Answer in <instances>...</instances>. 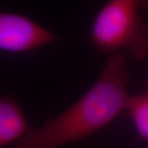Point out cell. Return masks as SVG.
<instances>
[{
    "label": "cell",
    "mask_w": 148,
    "mask_h": 148,
    "mask_svg": "<svg viewBox=\"0 0 148 148\" xmlns=\"http://www.w3.org/2000/svg\"><path fill=\"white\" fill-rule=\"evenodd\" d=\"M135 129L148 148V90L129 96L126 110Z\"/></svg>",
    "instance_id": "5b68a950"
},
{
    "label": "cell",
    "mask_w": 148,
    "mask_h": 148,
    "mask_svg": "<svg viewBox=\"0 0 148 148\" xmlns=\"http://www.w3.org/2000/svg\"><path fill=\"white\" fill-rule=\"evenodd\" d=\"M27 122L18 102L12 97L0 100V147L18 142L29 131Z\"/></svg>",
    "instance_id": "277c9868"
},
{
    "label": "cell",
    "mask_w": 148,
    "mask_h": 148,
    "mask_svg": "<svg viewBox=\"0 0 148 148\" xmlns=\"http://www.w3.org/2000/svg\"><path fill=\"white\" fill-rule=\"evenodd\" d=\"M57 39L53 33L28 16L13 12L0 14V49L3 52H30Z\"/></svg>",
    "instance_id": "3957f363"
},
{
    "label": "cell",
    "mask_w": 148,
    "mask_h": 148,
    "mask_svg": "<svg viewBox=\"0 0 148 148\" xmlns=\"http://www.w3.org/2000/svg\"><path fill=\"white\" fill-rule=\"evenodd\" d=\"M148 2L111 0L95 15L91 27V41L102 52L127 49L138 61L148 55V26L142 11Z\"/></svg>",
    "instance_id": "7a4b0ae2"
},
{
    "label": "cell",
    "mask_w": 148,
    "mask_h": 148,
    "mask_svg": "<svg viewBox=\"0 0 148 148\" xmlns=\"http://www.w3.org/2000/svg\"><path fill=\"white\" fill-rule=\"evenodd\" d=\"M124 54L111 56L93 86L71 107L40 128H30L13 148H59L82 141L126 110L130 95Z\"/></svg>",
    "instance_id": "6da1fadb"
}]
</instances>
